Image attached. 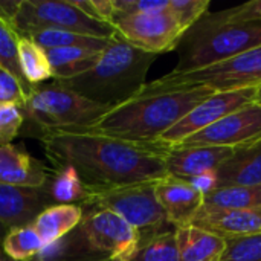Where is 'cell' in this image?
I'll use <instances>...</instances> for the list:
<instances>
[{
	"label": "cell",
	"instance_id": "1",
	"mask_svg": "<svg viewBox=\"0 0 261 261\" xmlns=\"http://www.w3.org/2000/svg\"><path fill=\"white\" fill-rule=\"evenodd\" d=\"M52 165H70L93 193L168 176L165 156L170 145L142 144L78 130H50L38 135Z\"/></svg>",
	"mask_w": 261,
	"mask_h": 261
},
{
	"label": "cell",
	"instance_id": "2",
	"mask_svg": "<svg viewBox=\"0 0 261 261\" xmlns=\"http://www.w3.org/2000/svg\"><path fill=\"white\" fill-rule=\"evenodd\" d=\"M214 92L206 87L171 89L154 80L128 101L109 109L92 124L72 128L132 142L153 144Z\"/></svg>",
	"mask_w": 261,
	"mask_h": 261
},
{
	"label": "cell",
	"instance_id": "3",
	"mask_svg": "<svg viewBox=\"0 0 261 261\" xmlns=\"http://www.w3.org/2000/svg\"><path fill=\"white\" fill-rule=\"evenodd\" d=\"M154 60L156 55L130 46L116 34L90 70L54 81L95 104L112 109L128 101L144 87Z\"/></svg>",
	"mask_w": 261,
	"mask_h": 261
},
{
	"label": "cell",
	"instance_id": "4",
	"mask_svg": "<svg viewBox=\"0 0 261 261\" xmlns=\"http://www.w3.org/2000/svg\"><path fill=\"white\" fill-rule=\"evenodd\" d=\"M261 47V21H236L206 12L179 41L176 72L197 70Z\"/></svg>",
	"mask_w": 261,
	"mask_h": 261
},
{
	"label": "cell",
	"instance_id": "5",
	"mask_svg": "<svg viewBox=\"0 0 261 261\" xmlns=\"http://www.w3.org/2000/svg\"><path fill=\"white\" fill-rule=\"evenodd\" d=\"M24 121H28L37 135L50 130H72L92 124L109 109L95 104L76 92L55 83L34 86L23 107Z\"/></svg>",
	"mask_w": 261,
	"mask_h": 261
},
{
	"label": "cell",
	"instance_id": "6",
	"mask_svg": "<svg viewBox=\"0 0 261 261\" xmlns=\"http://www.w3.org/2000/svg\"><path fill=\"white\" fill-rule=\"evenodd\" d=\"M83 210L113 211L138 231L139 243L174 228L156 199L154 182L133 184L109 191L93 193L83 205Z\"/></svg>",
	"mask_w": 261,
	"mask_h": 261
},
{
	"label": "cell",
	"instance_id": "7",
	"mask_svg": "<svg viewBox=\"0 0 261 261\" xmlns=\"http://www.w3.org/2000/svg\"><path fill=\"white\" fill-rule=\"evenodd\" d=\"M12 29L18 37L35 31H66L99 38L116 37L110 23L86 15L70 0H21Z\"/></svg>",
	"mask_w": 261,
	"mask_h": 261
},
{
	"label": "cell",
	"instance_id": "8",
	"mask_svg": "<svg viewBox=\"0 0 261 261\" xmlns=\"http://www.w3.org/2000/svg\"><path fill=\"white\" fill-rule=\"evenodd\" d=\"M159 80L171 89L206 87L214 93L258 87L261 84V47L197 70H171Z\"/></svg>",
	"mask_w": 261,
	"mask_h": 261
},
{
	"label": "cell",
	"instance_id": "9",
	"mask_svg": "<svg viewBox=\"0 0 261 261\" xmlns=\"http://www.w3.org/2000/svg\"><path fill=\"white\" fill-rule=\"evenodd\" d=\"M112 24L118 37L125 43L156 57L177 49L185 34L170 8L154 12L121 15L116 17Z\"/></svg>",
	"mask_w": 261,
	"mask_h": 261
},
{
	"label": "cell",
	"instance_id": "10",
	"mask_svg": "<svg viewBox=\"0 0 261 261\" xmlns=\"http://www.w3.org/2000/svg\"><path fill=\"white\" fill-rule=\"evenodd\" d=\"M80 228L90 246L110 261H130L139 248L138 231L113 211H84Z\"/></svg>",
	"mask_w": 261,
	"mask_h": 261
},
{
	"label": "cell",
	"instance_id": "11",
	"mask_svg": "<svg viewBox=\"0 0 261 261\" xmlns=\"http://www.w3.org/2000/svg\"><path fill=\"white\" fill-rule=\"evenodd\" d=\"M258 139H261V106L257 101H252L177 145L237 148Z\"/></svg>",
	"mask_w": 261,
	"mask_h": 261
},
{
	"label": "cell",
	"instance_id": "12",
	"mask_svg": "<svg viewBox=\"0 0 261 261\" xmlns=\"http://www.w3.org/2000/svg\"><path fill=\"white\" fill-rule=\"evenodd\" d=\"M257 87L242 89L236 92L213 93L202 102H199L190 113H187L179 122H176L168 132H165L159 142L167 145H177L194 133L213 125L226 115L240 109L242 106L255 101Z\"/></svg>",
	"mask_w": 261,
	"mask_h": 261
},
{
	"label": "cell",
	"instance_id": "13",
	"mask_svg": "<svg viewBox=\"0 0 261 261\" xmlns=\"http://www.w3.org/2000/svg\"><path fill=\"white\" fill-rule=\"evenodd\" d=\"M234 148L228 147H185L170 145L165 156V168L168 176L191 180L205 174H216L220 165L232 154Z\"/></svg>",
	"mask_w": 261,
	"mask_h": 261
},
{
	"label": "cell",
	"instance_id": "14",
	"mask_svg": "<svg viewBox=\"0 0 261 261\" xmlns=\"http://www.w3.org/2000/svg\"><path fill=\"white\" fill-rule=\"evenodd\" d=\"M49 206L52 205L43 187L24 188L0 184V229L6 232L32 225Z\"/></svg>",
	"mask_w": 261,
	"mask_h": 261
},
{
	"label": "cell",
	"instance_id": "15",
	"mask_svg": "<svg viewBox=\"0 0 261 261\" xmlns=\"http://www.w3.org/2000/svg\"><path fill=\"white\" fill-rule=\"evenodd\" d=\"M154 193L168 222L176 228L190 226L203 206V194L190 182L167 176L154 182Z\"/></svg>",
	"mask_w": 261,
	"mask_h": 261
},
{
	"label": "cell",
	"instance_id": "16",
	"mask_svg": "<svg viewBox=\"0 0 261 261\" xmlns=\"http://www.w3.org/2000/svg\"><path fill=\"white\" fill-rule=\"evenodd\" d=\"M191 225L222 239L255 236L261 234V206L222 210L203 205Z\"/></svg>",
	"mask_w": 261,
	"mask_h": 261
},
{
	"label": "cell",
	"instance_id": "17",
	"mask_svg": "<svg viewBox=\"0 0 261 261\" xmlns=\"http://www.w3.org/2000/svg\"><path fill=\"white\" fill-rule=\"evenodd\" d=\"M49 170L26 150L12 144L0 145V184L40 188L46 184Z\"/></svg>",
	"mask_w": 261,
	"mask_h": 261
},
{
	"label": "cell",
	"instance_id": "18",
	"mask_svg": "<svg viewBox=\"0 0 261 261\" xmlns=\"http://www.w3.org/2000/svg\"><path fill=\"white\" fill-rule=\"evenodd\" d=\"M261 185V139L234 148L216 171V188Z\"/></svg>",
	"mask_w": 261,
	"mask_h": 261
},
{
	"label": "cell",
	"instance_id": "19",
	"mask_svg": "<svg viewBox=\"0 0 261 261\" xmlns=\"http://www.w3.org/2000/svg\"><path fill=\"white\" fill-rule=\"evenodd\" d=\"M179 261H222L225 239L193 225L176 229Z\"/></svg>",
	"mask_w": 261,
	"mask_h": 261
},
{
	"label": "cell",
	"instance_id": "20",
	"mask_svg": "<svg viewBox=\"0 0 261 261\" xmlns=\"http://www.w3.org/2000/svg\"><path fill=\"white\" fill-rule=\"evenodd\" d=\"M43 190L50 205H84L90 191L70 165H52Z\"/></svg>",
	"mask_w": 261,
	"mask_h": 261
},
{
	"label": "cell",
	"instance_id": "21",
	"mask_svg": "<svg viewBox=\"0 0 261 261\" xmlns=\"http://www.w3.org/2000/svg\"><path fill=\"white\" fill-rule=\"evenodd\" d=\"M83 216L81 205H52L34 220L32 226L47 246L73 231L81 223Z\"/></svg>",
	"mask_w": 261,
	"mask_h": 261
},
{
	"label": "cell",
	"instance_id": "22",
	"mask_svg": "<svg viewBox=\"0 0 261 261\" xmlns=\"http://www.w3.org/2000/svg\"><path fill=\"white\" fill-rule=\"evenodd\" d=\"M102 50L90 47H60L46 50L52 69V80H69L90 70L99 61Z\"/></svg>",
	"mask_w": 261,
	"mask_h": 261
},
{
	"label": "cell",
	"instance_id": "23",
	"mask_svg": "<svg viewBox=\"0 0 261 261\" xmlns=\"http://www.w3.org/2000/svg\"><path fill=\"white\" fill-rule=\"evenodd\" d=\"M32 261H110L87 242L80 225L67 236L47 245Z\"/></svg>",
	"mask_w": 261,
	"mask_h": 261
},
{
	"label": "cell",
	"instance_id": "24",
	"mask_svg": "<svg viewBox=\"0 0 261 261\" xmlns=\"http://www.w3.org/2000/svg\"><path fill=\"white\" fill-rule=\"evenodd\" d=\"M18 64L23 78L31 86L43 84L52 78L46 50L28 37H20L18 40Z\"/></svg>",
	"mask_w": 261,
	"mask_h": 261
},
{
	"label": "cell",
	"instance_id": "25",
	"mask_svg": "<svg viewBox=\"0 0 261 261\" xmlns=\"http://www.w3.org/2000/svg\"><path fill=\"white\" fill-rule=\"evenodd\" d=\"M35 44H38L44 50L60 49V47H90V49H106L110 41L115 38H99L92 35H83L76 32H66V31H35L28 35Z\"/></svg>",
	"mask_w": 261,
	"mask_h": 261
},
{
	"label": "cell",
	"instance_id": "26",
	"mask_svg": "<svg viewBox=\"0 0 261 261\" xmlns=\"http://www.w3.org/2000/svg\"><path fill=\"white\" fill-rule=\"evenodd\" d=\"M43 248L44 243L32 225L11 229L2 239V249L12 261H32Z\"/></svg>",
	"mask_w": 261,
	"mask_h": 261
},
{
	"label": "cell",
	"instance_id": "27",
	"mask_svg": "<svg viewBox=\"0 0 261 261\" xmlns=\"http://www.w3.org/2000/svg\"><path fill=\"white\" fill-rule=\"evenodd\" d=\"M203 205L222 210H242L261 206V185L216 188L203 197Z\"/></svg>",
	"mask_w": 261,
	"mask_h": 261
},
{
	"label": "cell",
	"instance_id": "28",
	"mask_svg": "<svg viewBox=\"0 0 261 261\" xmlns=\"http://www.w3.org/2000/svg\"><path fill=\"white\" fill-rule=\"evenodd\" d=\"M130 261H179L176 229H167L141 242Z\"/></svg>",
	"mask_w": 261,
	"mask_h": 261
},
{
	"label": "cell",
	"instance_id": "29",
	"mask_svg": "<svg viewBox=\"0 0 261 261\" xmlns=\"http://www.w3.org/2000/svg\"><path fill=\"white\" fill-rule=\"evenodd\" d=\"M18 34L0 18V67L8 70L12 76L18 80L21 84V89L24 92V96L32 92L34 86L28 84L26 80L23 78L20 72V64H18ZM26 101V99H24Z\"/></svg>",
	"mask_w": 261,
	"mask_h": 261
},
{
	"label": "cell",
	"instance_id": "30",
	"mask_svg": "<svg viewBox=\"0 0 261 261\" xmlns=\"http://www.w3.org/2000/svg\"><path fill=\"white\" fill-rule=\"evenodd\" d=\"M222 261H261V234L225 239Z\"/></svg>",
	"mask_w": 261,
	"mask_h": 261
},
{
	"label": "cell",
	"instance_id": "31",
	"mask_svg": "<svg viewBox=\"0 0 261 261\" xmlns=\"http://www.w3.org/2000/svg\"><path fill=\"white\" fill-rule=\"evenodd\" d=\"M210 5V0H170L168 8L176 17L179 26L187 32L208 12Z\"/></svg>",
	"mask_w": 261,
	"mask_h": 261
},
{
	"label": "cell",
	"instance_id": "32",
	"mask_svg": "<svg viewBox=\"0 0 261 261\" xmlns=\"http://www.w3.org/2000/svg\"><path fill=\"white\" fill-rule=\"evenodd\" d=\"M24 124L23 110L15 104H0V145L12 144Z\"/></svg>",
	"mask_w": 261,
	"mask_h": 261
},
{
	"label": "cell",
	"instance_id": "33",
	"mask_svg": "<svg viewBox=\"0 0 261 261\" xmlns=\"http://www.w3.org/2000/svg\"><path fill=\"white\" fill-rule=\"evenodd\" d=\"M168 5H170V0H113L115 18L121 15L162 11V9H167Z\"/></svg>",
	"mask_w": 261,
	"mask_h": 261
},
{
	"label": "cell",
	"instance_id": "34",
	"mask_svg": "<svg viewBox=\"0 0 261 261\" xmlns=\"http://www.w3.org/2000/svg\"><path fill=\"white\" fill-rule=\"evenodd\" d=\"M24 99L26 96L18 80L0 67V104H15L23 107Z\"/></svg>",
	"mask_w": 261,
	"mask_h": 261
},
{
	"label": "cell",
	"instance_id": "35",
	"mask_svg": "<svg viewBox=\"0 0 261 261\" xmlns=\"http://www.w3.org/2000/svg\"><path fill=\"white\" fill-rule=\"evenodd\" d=\"M219 14L228 20L236 21H261V0H254L240 6L223 9L219 11Z\"/></svg>",
	"mask_w": 261,
	"mask_h": 261
},
{
	"label": "cell",
	"instance_id": "36",
	"mask_svg": "<svg viewBox=\"0 0 261 261\" xmlns=\"http://www.w3.org/2000/svg\"><path fill=\"white\" fill-rule=\"evenodd\" d=\"M21 0H0V18L12 28Z\"/></svg>",
	"mask_w": 261,
	"mask_h": 261
},
{
	"label": "cell",
	"instance_id": "37",
	"mask_svg": "<svg viewBox=\"0 0 261 261\" xmlns=\"http://www.w3.org/2000/svg\"><path fill=\"white\" fill-rule=\"evenodd\" d=\"M0 261H12L11 258L6 257V254H5L3 249H2V239H0Z\"/></svg>",
	"mask_w": 261,
	"mask_h": 261
},
{
	"label": "cell",
	"instance_id": "38",
	"mask_svg": "<svg viewBox=\"0 0 261 261\" xmlns=\"http://www.w3.org/2000/svg\"><path fill=\"white\" fill-rule=\"evenodd\" d=\"M255 101L261 106V84L257 87V95H255Z\"/></svg>",
	"mask_w": 261,
	"mask_h": 261
}]
</instances>
